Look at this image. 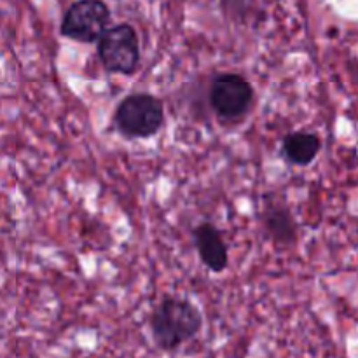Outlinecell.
Segmentation results:
<instances>
[{
  "label": "cell",
  "instance_id": "9",
  "mask_svg": "<svg viewBox=\"0 0 358 358\" xmlns=\"http://www.w3.org/2000/svg\"><path fill=\"white\" fill-rule=\"evenodd\" d=\"M222 2V9L226 10L229 16L233 17H243L245 14H247V9H248V3L247 0H220Z\"/></svg>",
  "mask_w": 358,
  "mask_h": 358
},
{
  "label": "cell",
  "instance_id": "8",
  "mask_svg": "<svg viewBox=\"0 0 358 358\" xmlns=\"http://www.w3.org/2000/svg\"><path fill=\"white\" fill-rule=\"evenodd\" d=\"M282 152L289 163L306 166L320 152V138L308 131L289 133L283 138Z\"/></svg>",
  "mask_w": 358,
  "mask_h": 358
},
{
  "label": "cell",
  "instance_id": "7",
  "mask_svg": "<svg viewBox=\"0 0 358 358\" xmlns=\"http://www.w3.org/2000/svg\"><path fill=\"white\" fill-rule=\"evenodd\" d=\"M262 224H264L268 236L275 240V243L285 245V247L296 243V220H294L292 213H290V210L285 205L268 203L264 206V213H262Z\"/></svg>",
  "mask_w": 358,
  "mask_h": 358
},
{
  "label": "cell",
  "instance_id": "1",
  "mask_svg": "<svg viewBox=\"0 0 358 358\" xmlns=\"http://www.w3.org/2000/svg\"><path fill=\"white\" fill-rule=\"evenodd\" d=\"M149 325L156 345L164 352H173L201 331L203 317L191 301L164 297L154 308Z\"/></svg>",
  "mask_w": 358,
  "mask_h": 358
},
{
  "label": "cell",
  "instance_id": "4",
  "mask_svg": "<svg viewBox=\"0 0 358 358\" xmlns=\"http://www.w3.org/2000/svg\"><path fill=\"white\" fill-rule=\"evenodd\" d=\"M110 10L103 0H77L66 9L62 34L76 42L93 44L107 31Z\"/></svg>",
  "mask_w": 358,
  "mask_h": 358
},
{
  "label": "cell",
  "instance_id": "3",
  "mask_svg": "<svg viewBox=\"0 0 358 358\" xmlns=\"http://www.w3.org/2000/svg\"><path fill=\"white\" fill-rule=\"evenodd\" d=\"M98 56L108 72L122 76L135 72L140 63L138 35L135 28L128 23L107 28L98 41Z\"/></svg>",
  "mask_w": 358,
  "mask_h": 358
},
{
  "label": "cell",
  "instance_id": "5",
  "mask_svg": "<svg viewBox=\"0 0 358 358\" xmlns=\"http://www.w3.org/2000/svg\"><path fill=\"white\" fill-rule=\"evenodd\" d=\"M254 87L240 73H220L210 86V105L220 119H238L250 108Z\"/></svg>",
  "mask_w": 358,
  "mask_h": 358
},
{
  "label": "cell",
  "instance_id": "6",
  "mask_svg": "<svg viewBox=\"0 0 358 358\" xmlns=\"http://www.w3.org/2000/svg\"><path fill=\"white\" fill-rule=\"evenodd\" d=\"M194 245L198 248V254L206 268L213 273H222L227 268V247L224 243V238L220 231L213 224L203 222L192 233Z\"/></svg>",
  "mask_w": 358,
  "mask_h": 358
},
{
  "label": "cell",
  "instance_id": "2",
  "mask_svg": "<svg viewBox=\"0 0 358 358\" xmlns=\"http://www.w3.org/2000/svg\"><path fill=\"white\" fill-rule=\"evenodd\" d=\"M114 122L119 131L129 138H149L164 122L163 103L147 93H133L117 105Z\"/></svg>",
  "mask_w": 358,
  "mask_h": 358
}]
</instances>
